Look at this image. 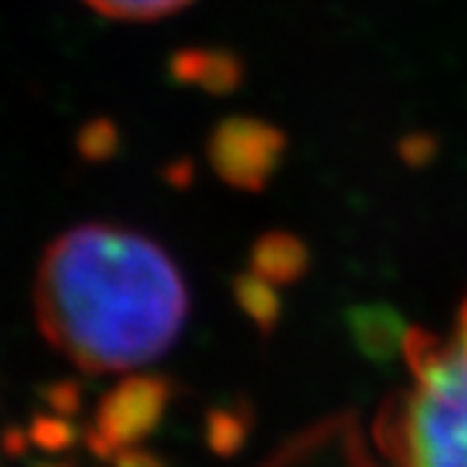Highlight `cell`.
I'll use <instances>...</instances> for the list:
<instances>
[{
    "instance_id": "3",
    "label": "cell",
    "mask_w": 467,
    "mask_h": 467,
    "mask_svg": "<svg viewBox=\"0 0 467 467\" xmlns=\"http://www.w3.org/2000/svg\"><path fill=\"white\" fill-rule=\"evenodd\" d=\"M172 386L158 375H132L121 380L96 409L88 428V448L99 459H116L136 448L161 425Z\"/></svg>"
},
{
    "instance_id": "14",
    "label": "cell",
    "mask_w": 467,
    "mask_h": 467,
    "mask_svg": "<svg viewBox=\"0 0 467 467\" xmlns=\"http://www.w3.org/2000/svg\"><path fill=\"white\" fill-rule=\"evenodd\" d=\"M46 467H68V464H46Z\"/></svg>"
},
{
    "instance_id": "12",
    "label": "cell",
    "mask_w": 467,
    "mask_h": 467,
    "mask_svg": "<svg viewBox=\"0 0 467 467\" xmlns=\"http://www.w3.org/2000/svg\"><path fill=\"white\" fill-rule=\"evenodd\" d=\"M77 400H79V394H77V386H71V383H59L51 389V403L59 414H71L77 409Z\"/></svg>"
},
{
    "instance_id": "8",
    "label": "cell",
    "mask_w": 467,
    "mask_h": 467,
    "mask_svg": "<svg viewBox=\"0 0 467 467\" xmlns=\"http://www.w3.org/2000/svg\"><path fill=\"white\" fill-rule=\"evenodd\" d=\"M234 296H237V305L245 310V316L262 329V332H271L279 321L282 305H279V296H276V285L265 282L256 274H245L234 282Z\"/></svg>"
},
{
    "instance_id": "7",
    "label": "cell",
    "mask_w": 467,
    "mask_h": 467,
    "mask_svg": "<svg viewBox=\"0 0 467 467\" xmlns=\"http://www.w3.org/2000/svg\"><path fill=\"white\" fill-rule=\"evenodd\" d=\"M352 329L358 344L369 352L372 358H386L400 344L403 327H400L397 316L386 307H363L352 318Z\"/></svg>"
},
{
    "instance_id": "13",
    "label": "cell",
    "mask_w": 467,
    "mask_h": 467,
    "mask_svg": "<svg viewBox=\"0 0 467 467\" xmlns=\"http://www.w3.org/2000/svg\"><path fill=\"white\" fill-rule=\"evenodd\" d=\"M113 462H116V467H163V464L155 462L152 456H147V453H132V451L116 456Z\"/></svg>"
},
{
    "instance_id": "10",
    "label": "cell",
    "mask_w": 467,
    "mask_h": 467,
    "mask_svg": "<svg viewBox=\"0 0 467 467\" xmlns=\"http://www.w3.org/2000/svg\"><path fill=\"white\" fill-rule=\"evenodd\" d=\"M116 144H119V132L110 121H93L79 136V152L88 161H105L108 155L116 152Z\"/></svg>"
},
{
    "instance_id": "5",
    "label": "cell",
    "mask_w": 467,
    "mask_h": 467,
    "mask_svg": "<svg viewBox=\"0 0 467 467\" xmlns=\"http://www.w3.org/2000/svg\"><path fill=\"white\" fill-rule=\"evenodd\" d=\"M172 77L197 85L209 93H228L240 85L243 65L228 51H206V48H186L172 59Z\"/></svg>"
},
{
    "instance_id": "1",
    "label": "cell",
    "mask_w": 467,
    "mask_h": 467,
    "mask_svg": "<svg viewBox=\"0 0 467 467\" xmlns=\"http://www.w3.org/2000/svg\"><path fill=\"white\" fill-rule=\"evenodd\" d=\"M35 313L46 341L82 372H130L175 344L189 296L158 243L88 223L48 245L35 279Z\"/></svg>"
},
{
    "instance_id": "11",
    "label": "cell",
    "mask_w": 467,
    "mask_h": 467,
    "mask_svg": "<svg viewBox=\"0 0 467 467\" xmlns=\"http://www.w3.org/2000/svg\"><path fill=\"white\" fill-rule=\"evenodd\" d=\"M31 442H37L46 451H62L74 442V428L62 417H40L28 431Z\"/></svg>"
},
{
    "instance_id": "6",
    "label": "cell",
    "mask_w": 467,
    "mask_h": 467,
    "mask_svg": "<svg viewBox=\"0 0 467 467\" xmlns=\"http://www.w3.org/2000/svg\"><path fill=\"white\" fill-rule=\"evenodd\" d=\"M307 248L305 243L285 231L265 234L254 245L251 256V274L262 276L271 285H290L307 271Z\"/></svg>"
},
{
    "instance_id": "2",
    "label": "cell",
    "mask_w": 467,
    "mask_h": 467,
    "mask_svg": "<svg viewBox=\"0 0 467 467\" xmlns=\"http://www.w3.org/2000/svg\"><path fill=\"white\" fill-rule=\"evenodd\" d=\"M403 349L414 372L380 442L394 467H467V302L453 338L411 327Z\"/></svg>"
},
{
    "instance_id": "9",
    "label": "cell",
    "mask_w": 467,
    "mask_h": 467,
    "mask_svg": "<svg viewBox=\"0 0 467 467\" xmlns=\"http://www.w3.org/2000/svg\"><path fill=\"white\" fill-rule=\"evenodd\" d=\"M85 4L116 20H155L183 9L192 0H85Z\"/></svg>"
},
{
    "instance_id": "4",
    "label": "cell",
    "mask_w": 467,
    "mask_h": 467,
    "mask_svg": "<svg viewBox=\"0 0 467 467\" xmlns=\"http://www.w3.org/2000/svg\"><path fill=\"white\" fill-rule=\"evenodd\" d=\"M282 155V130L259 119H225L209 139V163L214 166V172L228 186L243 192H259L268 183Z\"/></svg>"
}]
</instances>
